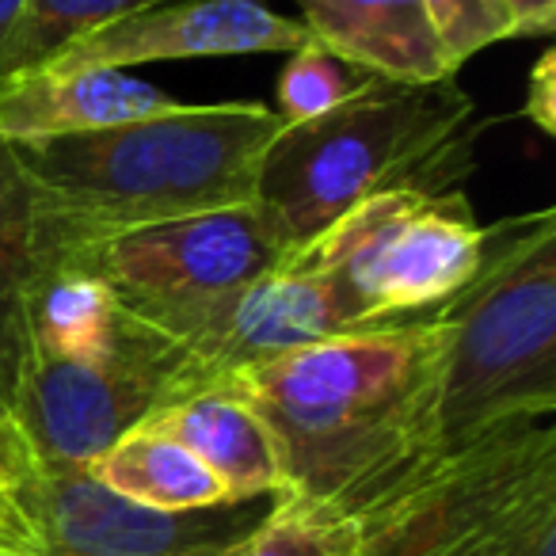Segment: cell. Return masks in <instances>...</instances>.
<instances>
[{
	"mask_svg": "<svg viewBox=\"0 0 556 556\" xmlns=\"http://www.w3.org/2000/svg\"><path fill=\"white\" fill-rule=\"evenodd\" d=\"M313 42L343 65L386 80L450 77L424 0H298Z\"/></svg>",
	"mask_w": 556,
	"mask_h": 556,
	"instance_id": "14",
	"label": "cell"
},
{
	"mask_svg": "<svg viewBox=\"0 0 556 556\" xmlns=\"http://www.w3.org/2000/svg\"><path fill=\"white\" fill-rule=\"evenodd\" d=\"M194 393L179 343L126 313L103 282L50 267L35 298L31 366L12 427L35 465H88L153 412Z\"/></svg>",
	"mask_w": 556,
	"mask_h": 556,
	"instance_id": "4",
	"label": "cell"
},
{
	"mask_svg": "<svg viewBox=\"0 0 556 556\" xmlns=\"http://www.w3.org/2000/svg\"><path fill=\"white\" fill-rule=\"evenodd\" d=\"M282 263L287 248L275 225L255 202H248L115 232L58 255L50 267H70L96 278L126 313L146 317L229 294Z\"/></svg>",
	"mask_w": 556,
	"mask_h": 556,
	"instance_id": "8",
	"label": "cell"
},
{
	"mask_svg": "<svg viewBox=\"0 0 556 556\" xmlns=\"http://www.w3.org/2000/svg\"><path fill=\"white\" fill-rule=\"evenodd\" d=\"M366 80V73L343 65L332 50H325L320 42H305L294 50L290 65L282 70L275 88V115L287 126L317 118L325 111H332L336 103H343L358 85Z\"/></svg>",
	"mask_w": 556,
	"mask_h": 556,
	"instance_id": "19",
	"label": "cell"
},
{
	"mask_svg": "<svg viewBox=\"0 0 556 556\" xmlns=\"http://www.w3.org/2000/svg\"><path fill=\"white\" fill-rule=\"evenodd\" d=\"M439 305L287 351L225 386L275 434L287 492L355 522L408 492L446 450L439 434Z\"/></svg>",
	"mask_w": 556,
	"mask_h": 556,
	"instance_id": "1",
	"label": "cell"
},
{
	"mask_svg": "<svg viewBox=\"0 0 556 556\" xmlns=\"http://www.w3.org/2000/svg\"><path fill=\"white\" fill-rule=\"evenodd\" d=\"M50 275L42 240V202L16 146L0 138V408L12 401L31 366L35 298Z\"/></svg>",
	"mask_w": 556,
	"mask_h": 556,
	"instance_id": "13",
	"label": "cell"
},
{
	"mask_svg": "<svg viewBox=\"0 0 556 556\" xmlns=\"http://www.w3.org/2000/svg\"><path fill=\"white\" fill-rule=\"evenodd\" d=\"M146 424L191 450L222 480L232 503L287 492L275 434L267 431L260 412L240 401L232 389L206 386L199 393L164 404Z\"/></svg>",
	"mask_w": 556,
	"mask_h": 556,
	"instance_id": "15",
	"label": "cell"
},
{
	"mask_svg": "<svg viewBox=\"0 0 556 556\" xmlns=\"http://www.w3.org/2000/svg\"><path fill=\"white\" fill-rule=\"evenodd\" d=\"M0 434H4V439H20L16 427H12V419H9V412H4V408H0ZM20 442H24V439H20Z\"/></svg>",
	"mask_w": 556,
	"mask_h": 556,
	"instance_id": "26",
	"label": "cell"
},
{
	"mask_svg": "<svg viewBox=\"0 0 556 556\" xmlns=\"http://www.w3.org/2000/svg\"><path fill=\"white\" fill-rule=\"evenodd\" d=\"M442 450L556 416V210L484 229L477 275L439 305Z\"/></svg>",
	"mask_w": 556,
	"mask_h": 556,
	"instance_id": "5",
	"label": "cell"
},
{
	"mask_svg": "<svg viewBox=\"0 0 556 556\" xmlns=\"http://www.w3.org/2000/svg\"><path fill=\"white\" fill-rule=\"evenodd\" d=\"M358 526L366 556H556L553 416L446 450Z\"/></svg>",
	"mask_w": 556,
	"mask_h": 556,
	"instance_id": "6",
	"label": "cell"
},
{
	"mask_svg": "<svg viewBox=\"0 0 556 556\" xmlns=\"http://www.w3.org/2000/svg\"><path fill=\"white\" fill-rule=\"evenodd\" d=\"M515 24V39L522 35H548L556 27V0H503Z\"/></svg>",
	"mask_w": 556,
	"mask_h": 556,
	"instance_id": "23",
	"label": "cell"
},
{
	"mask_svg": "<svg viewBox=\"0 0 556 556\" xmlns=\"http://www.w3.org/2000/svg\"><path fill=\"white\" fill-rule=\"evenodd\" d=\"M217 556H366L363 526L328 503L282 492L270 510Z\"/></svg>",
	"mask_w": 556,
	"mask_h": 556,
	"instance_id": "17",
	"label": "cell"
},
{
	"mask_svg": "<svg viewBox=\"0 0 556 556\" xmlns=\"http://www.w3.org/2000/svg\"><path fill=\"white\" fill-rule=\"evenodd\" d=\"M138 320L184 348L194 370V393L287 351L358 332L332 278L298 260L210 302L146 313Z\"/></svg>",
	"mask_w": 556,
	"mask_h": 556,
	"instance_id": "10",
	"label": "cell"
},
{
	"mask_svg": "<svg viewBox=\"0 0 556 556\" xmlns=\"http://www.w3.org/2000/svg\"><path fill=\"white\" fill-rule=\"evenodd\" d=\"M282 126L263 103H179L111 130L24 141L16 153L39 187L47 255L172 217L248 206Z\"/></svg>",
	"mask_w": 556,
	"mask_h": 556,
	"instance_id": "2",
	"label": "cell"
},
{
	"mask_svg": "<svg viewBox=\"0 0 556 556\" xmlns=\"http://www.w3.org/2000/svg\"><path fill=\"white\" fill-rule=\"evenodd\" d=\"M526 115L545 134H556V50H545L530 73V92H526Z\"/></svg>",
	"mask_w": 556,
	"mask_h": 556,
	"instance_id": "21",
	"label": "cell"
},
{
	"mask_svg": "<svg viewBox=\"0 0 556 556\" xmlns=\"http://www.w3.org/2000/svg\"><path fill=\"white\" fill-rule=\"evenodd\" d=\"M149 4H164V0H27L24 20L0 50V85L42 70L73 39Z\"/></svg>",
	"mask_w": 556,
	"mask_h": 556,
	"instance_id": "18",
	"label": "cell"
},
{
	"mask_svg": "<svg viewBox=\"0 0 556 556\" xmlns=\"http://www.w3.org/2000/svg\"><path fill=\"white\" fill-rule=\"evenodd\" d=\"M309 42L302 20L260 0H164L73 39L42 70H126L149 62L294 54Z\"/></svg>",
	"mask_w": 556,
	"mask_h": 556,
	"instance_id": "11",
	"label": "cell"
},
{
	"mask_svg": "<svg viewBox=\"0 0 556 556\" xmlns=\"http://www.w3.org/2000/svg\"><path fill=\"white\" fill-rule=\"evenodd\" d=\"M472 100L454 77H366L332 111L282 126L255 179V206L287 260L343 214L393 191H462L472 149Z\"/></svg>",
	"mask_w": 556,
	"mask_h": 556,
	"instance_id": "3",
	"label": "cell"
},
{
	"mask_svg": "<svg viewBox=\"0 0 556 556\" xmlns=\"http://www.w3.org/2000/svg\"><path fill=\"white\" fill-rule=\"evenodd\" d=\"M27 0H0V50L9 42V35L16 31V24L24 20Z\"/></svg>",
	"mask_w": 556,
	"mask_h": 556,
	"instance_id": "25",
	"label": "cell"
},
{
	"mask_svg": "<svg viewBox=\"0 0 556 556\" xmlns=\"http://www.w3.org/2000/svg\"><path fill=\"white\" fill-rule=\"evenodd\" d=\"M484 229L465 191H393L343 214L290 260L332 278L358 328L424 313L477 275Z\"/></svg>",
	"mask_w": 556,
	"mask_h": 556,
	"instance_id": "7",
	"label": "cell"
},
{
	"mask_svg": "<svg viewBox=\"0 0 556 556\" xmlns=\"http://www.w3.org/2000/svg\"><path fill=\"white\" fill-rule=\"evenodd\" d=\"M179 100L126 70H35L0 85V138L12 146L168 115Z\"/></svg>",
	"mask_w": 556,
	"mask_h": 556,
	"instance_id": "12",
	"label": "cell"
},
{
	"mask_svg": "<svg viewBox=\"0 0 556 556\" xmlns=\"http://www.w3.org/2000/svg\"><path fill=\"white\" fill-rule=\"evenodd\" d=\"M35 469L31 454L20 439H4L0 434V507H12V492L27 480V472Z\"/></svg>",
	"mask_w": 556,
	"mask_h": 556,
	"instance_id": "22",
	"label": "cell"
},
{
	"mask_svg": "<svg viewBox=\"0 0 556 556\" xmlns=\"http://www.w3.org/2000/svg\"><path fill=\"white\" fill-rule=\"evenodd\" d=\"M88 472L115 495L153 510H202L232 503L222 480L191 450L149 424L126 431L88 465Z\"/></svg>",
	"mask_w": 556,
	"mask_h": 556,
	"instance_id": "16",
	"label": "cell"
},
{
	"mask_svg": "<svg viewBox=\"0 0 556 556\" xmlns=\"http://www.w3.org/2000/svg\"><path fill=\"white\" fill-rule=\"evenodd\" d=\"M424 9L450 77L484 47L515 39V24L503 0H424Z\"/></svg>",
	"mask_w": 556,
	"mask_h": 556,
	"instance_id": "20",
	"label": "cell"
},
{
	"mask_svg": "<svg viewBox=\"0 0 556 556\" xmlns=\"http://www.w3.org/2000/svg\"><path fill=\"white\" fill-rule=\"evenodd\" d=\"M278 495L153 510L115 495L80 465H35L12 500L31 530V556H217L252 530Z\"/></svg>",
	"mask_w": 556,
	"mask_h": 556,
	"instance_id": "9",
	"label": "cell"
},
{
	"mask_svg": "<svg viewBox=\"0 0 556 556\" xmlns=\"http://www.w3.org/2000/svg\"><path fill=\"white\" fill-rule=\"evenodd\" d=\"M0 556H31V530L16 503L0 507Z\"/></svg>",
	"mask_w": 556,
	"mask_h": 556,
	"instance_id": "24",
	"label": "cell"
}]
</instances>
